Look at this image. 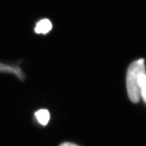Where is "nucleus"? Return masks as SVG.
<instances>
[{
  "label": "nucleus",
  "instance_id": "nucleus-1",
  "mask_svg": "<svg viewBox=\"0 0 146 146\" xmlns=\"http://www.w3.org/2000/svg\"><path fill=\"white\" fill-rule=\"evenodd\" d=\"M144 68H145L144 60L140 58L131 63L128 68L126 78L127 93L130 100L133 103H138L140 100L138 75Z\"/></svg>",
  "mask_w": 146,
  "mask_h": 146
},
{
  "label": "nucleus",
  "instance_id": "nucleus-2",
  "mask_svg": "<svg viewBox=\"0 0 146 146\" xmlns=\"http://www.w3.org/2000/svg\"><path fill=\"white\" fill-rule=\"evenodd\" d=\"M138 86L140 91V96L144 102L146 101V76L145 69L144 68L139 72L138 75Z\"/></svg>",
  "mask_w": 146,
  "mask_h": 146
},
{
  "label": "nucleus",
  "instance_id": "nucleus-3",
  "mask_svg": "<svg viewBox=\"0 0 146 146\" xmlns=\"http://www.w3.org/2000/svg\"><path fill=\"white\" fill-rule=\"evenodd\" d=\"M52 25L51 22L48 19H43L36 24L35 28V32L36 34H46L51 30Z\"/></svg>",
  "mask_w": 146,
  "mask_h": 146
},
{
  "label": "nucleus",
  "instance_id": "nucleus-4",
  "mask_svg": "<svg viewBox=\"0 0 146 146\" xmlns=\"http://www.w3.org/2000/svg\"><path fill=\"white\" fill-rule=\"evenodd\" d=\"M36 119L40 124L46 125L50 119V114L48 110L45 109H41L40 110L36 111L35 113Z\"/></svg>",
  "mask_w": 146,
  "mask_h": 146
},
{
  "label": "nucleus",
  "instance_id": "nucleus-5",
  "mask_svg": "<svg viewBox=\"0 0 146 146\" xmlns=\"http://www.w3.org/2000/svg\"><path fill=\"white\" fill-rule=\"evenodd\" d=\"M60 146H79L77 144H75L74 143H64L60 145Z\"/></svg>",
  "mask_w": 146,
  "mask_h": 146
}]
</instances>
